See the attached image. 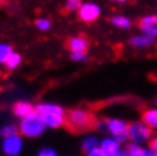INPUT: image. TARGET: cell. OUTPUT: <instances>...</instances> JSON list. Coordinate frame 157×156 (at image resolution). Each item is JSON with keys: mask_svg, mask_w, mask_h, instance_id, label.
<instances>
[{"mask_svg": "<svg viewBox=\"0 0 157 156\" xmlns=\"http://www.w3.org/2000/svg\"><path fill=\"white\" fill-rule=\"evenodd\" d=\"M95 124H97L95 117L89 109L74 108V109L68 111V114H67V126L74 132L88 130V129L94 127Z\"/></svg>", "mask_w": 157, "mask_h": 156, "instance_id": "1", "label": "cell"}, {"mask_svg": "<svg viewBox=\"0 0 157 156\" xmlns=\"http://www.w3.org/2000/svg\"><path fill=\"white\" fill-rule=\"evenodd\" d=\"M47 126L44 124V120L36 111H33L32 114L26 115V117L20 118L18 123V130L20 135L26 138H39L45 132Z\"/></svg>", "mask_w": 157, "mask_h": 156, "instance_id": "2", "label": "cell"}, {"mask_svg": "<svg viewBox=\"0 0 157 156\" xmlns=\"http://www.w3.org/2000/svg\"><path fill=\"white\" fill-rule=\"evenodd\" d=\"M103 124H104V130L110 137L115 138L117 141H119L121 144L128 141V124L122 118H118V117L106 118L103 121Z\"/></svg>", "mask_w": 157, "mask_h": 156, "instance_id": "3", "label": "cell"}, {"mask_svg": "<svg viewBox=\"0 0 157 156\" xmlns=\"http://www.w3.org/2000/svg\"><path fill=\"white\" fill-rule=\"evenodd\" d=\"M153 138V129L148 127L142 120L140 121H133L128 124V141L135 144H147Z\"/></svg>", "mask_w": 157, "mask_h": 156, "instance_id": "4", "label": "cell"}, {"mask_svg": "<svg viewBox=\"0 0 157 156\" xmlns=\"http://www.w3.org/2000/svg\"><path fill=\"white\" fill-rule=\"evenodd\" d=\"M24 149V141L23 135H11V137L3 138L2 141V152L6 156H20Z\"/></svg>", "mask_w": 157, "mask_h": 156, "instance_id": "5", "label": "cell"}, {"mask_svg": "<svg viewBox=\"0 0 157 156\" xmlns=\"http://www.w3.org/2000/svg\"><path fill=\"white\" fill-rule=\"evenodd\" d=\"M77 14H78V18L82 20L83 23L91 24V23H94V21H97L100 18L101 8L95 2H83L82 6L78 8Z\"/></svg>", "mask_w": 157, "mask_h": 156, "instance_id": "6", "label": "cell"}, {"mask_svg": "<svg viewBox=\"0 0 157 156\" xmlns=\"http://www.w3.org/2000/svg\"><path fill=\"white\" fill-rule=\"evenodd\" d=\"M100 149L107 156H117L119 152H122V144L109 135V137H104L103 139H100Z\"/></svg>", "mask_w": 157, "mask_h": 156, "instance_id": "7", "label": "cell"}, {"mask_svg": "<svg viewBox=\"0 0 157 156\" xmlns=\"http://www.w3.org/2000/svg\"><path fill=\"white\" fill-rule=\"evenodd\" d=\"M156 38L150 37V35H145V34H137V35H133L128 44L133 47V49H137V50H144V49H150L153 44H154Z\"/></svg>", "mask_w": 157, "mask_h": 156, "instance_id": "8", "label": "cell"}, {"mask_svg": "<svg viewBox=\"0 0 157 156\" xmlns=\"http://www.w3.org/2000/svg\"><path fill=\"white\" fill-rule=\"evenodd\" d=\"M67 49L70 52H88L89 49V41L83 35H76L67 41Z\"/></svg>", "mask_w": 157, "mask_h": 156, "instance_id": "9", "label": "cell"}, {"mask_svg": "<svg viewBox=\"0 0 157 156\" xmlns=\"http://www.w3.org/2000/svg\"><path fill=\"white\" fill-rule=\"evenodd\" d=\"M35 111L41 117L44 115H52V114H63L65 109L58 103H50V102H41L35 106Z\"/></svg>", "mask_w": 157, "mask_h": 156, "instance_id": "10", "label": "cell"}, {"mask_svg": "<svg viewBox=\"0 0 157 156\" xmlns=\"http://www.w3.org/2000/svg\"><path fill=\"white\" fill-rule=\"evenodd\" d=\"M35 111V105H32L27 100H18L17 103H14L12 106V114L17 118H23L29 114H32Z\"/></svg>", "mask_w": 157, "mask_h": 156, "instance_id": "11", "label": "cell"}, {"mask_svg": "<svg viewBox=\"0 0 157 156\" xmlns=\"http://www.w3.org/2000/svg\"><path fill=\"white\" fill-rule=\"evenodd\" d=\"M44 124L47 126V129H59L67 123V112L63 114H52V115H44Z\"/></svg>", "mask_w": 157, "mask_h": 156, "instance_id": "12", "label": "cell"}, {"mask_svg": "<svg viewBox=\"0 0 157 156\" xmlns=\"http://www.w3.org/2000/svg\"><path fill=\"white\" fill-rule=\"evenodd\" d=\"M140 120L148 126L151 127L153 130L157 129V106H153V108H147L142 115H140Z\"/></svg>", "mask_w": 157, "mask_h": 156, "instance_id": "13", "label": "cell"}, {"mask_svg": "<svg viewBox=\"0 0 157 156\" xmlns=\"http://www.w3.org/2000/svg\"><path fill=\"white\" fill-rule=\"evenodd\" d=\"M97 147H100V139L95 135H88V137H85L82 139V150L85 153L89 152V150H94Z\"/></svg>", "mask_w": 157, "mask_h": 156, "instance_id": "14", "label": "cell"}, {"mask_svg": "<svg viewBox=\"0 0 157 156\" xmlns=\"http://www.w3.org/2000/svg\"><path fill=\"white\" fill-rule=\"evenodd\" d=\"M110 23L118 27V29H122V30H128L132 27V20L125 15H113L110 18Z\"/></svg>", "mask_w": 157, "mask_h": 156, "instance_id": "15", "label": "cell"}, {"mask_svg": "<svg viewBox=\"0 0 157 156\" xmlns=\"http://www.w3.org/2000/svg\"><path fill=\"white\" fill-rule=\"evenodd\" d=\"M17 134H20L18 126L14 124V123H8V124H3V126L0 127V137L2 138L11 137V135H17Z\"/></svg>", "mask_w": 157, "mask_h": 156, "instance_id": "16", "label": "cell"}, {"mask_svg": "<svg viewBox=\"0 0 157 156\" xmlns=\"http://www.w3.org/2000/svg\"><path fill=\"white\" fill-rule=\"evenodd\" d=\"M20 64H21V55L17 53V52H12V53L9 55V58L6 59V62H5V65H6L8 70H15V68H18Z\"/></svg>", "mask_w": 157, "mask_h": 156, "instance_id": "17", "label": "cell"}, {"mask_svg": "<svg viewBox=\"0 0 157 156\" xmlns=\"http://www.w3.org/2000/svg\"><path fill=\"white\" fill-rule=\"evenodd\" d=\"M35 26H36V29L41 30V32H47V30L52 29V20L47 18V17H39V18H36V21H35Z\"/></svg>", "mask_w": 157, "mask_h": 156, "instance_id": "18", "label": "cell"}, {"mask_svg": "<svg viewBox=\"0 0 157 156\" xmlns=\"http://www.w3.org/2000/svg\"><path fill=\"white\" fill-rule=\"evenodd\" d=\"M12 47L6 42H0V64H5L6 59L9 58V55L12 53Z\"/></svg>", "mask_w": 157, "mask_h": 156, "instance_id": "19", "label": "cell"}, {"mask_svg": "<svg viewBox=\"0 0 157 156\" xmlns=\"http://www.w3.org/2000/svg\"><path fill=\"white\" fill-rule=\"evenodd\" d=\"M82 3H83V0H65L63 8L68 12H77L78 8L82 6Z\"/></svg>", "mask_w": 157, "mask_h": 156, "instance_id": "20", "label": "cell"}, {"mask_svg": "<svg viewBox=\"0 0 157 156\" xmlns=\"http://www.w3.org/2000/svg\"><path fill=\"white\" fill-rule=\"evenodd\" d=\"M139 29L142 34L145 35H150L153 38H157V26H153V24H142L139 23Z\"/></svg>", "mask_w": 157, "mask_h": 156, "instance_id": "21", "label": "cell"}, {"mask_svg": "<svg viewBox=\"0 0 157 156\" xmlns=\"http://www.w3.org/2000/svg\"><path fill=\"white\" fill-rule=\"evenodd\" d=\"M70 58L74 62H86L89 59V55H88V52H71Z\"/></svg>", "mask_w": 157, "mask_h": 156, "instance_id": "22", "label": "cell"}, {"mask_svg": "<svg viewBox=\"0 0 157 156\" xmlns=\"http://www.w3.org/2000/svg\"><path fill=\"white\" fill-rule=\"evenodd\" d=\"M139 23L142 24H153V26H157V14H151V15H145L139 20Z\"/></svg>", "mask_w": 157, "mask_h": 156, "instance_id": "23", "label": "cell"}, {"mask_svg": "<svg viewBox=\"0 0 157 156\" xmlns=\"http://www.w3.org/2000/svg\"><path fill=\"white\" fill-rule=\"evenodd\" d=\"M36 156H58V152L52 147H42L36 153Z\"/></svg>", "mask_w": 157, "mask_h": 156, "instance_id": "24", "label": "cell"}, {"mask_svg": "<svg viewBox=\"0 0 157 156\" xmlns=\"http://www.w3.org/2000/svg\"><path fill=\"white\" fill-rule=\"evenodd\" d=\"M85 156H107L100 147H97V149H94V150H89V152H86L85 153Z\"/></svg>", "mask_w": 157, "mask_h": 156, "instance_id": "25", "label": "cell"}, {"mask_svg": "<svg viewBox=\"0 0 157 156\" xmlns=\"http://www.w3.org/2000/svg\"><path fill=\"white\" fill-rule=\"evenodd\" d=\"M150 149L151 150H157V137H153L150 141Z\"/></svg>", "mask_w": 157, "mask_h": 156, "instance_id": "26", "label": "cell"}, {"mask_svg": "<svg viewBox=\"0 0 157 156\" xmlns=\"http://www.w3.org/2000/svg\"><path fill=\"white\" fill-rule=\"evenodd\" d=\"M117 156H130V155H128V153H127L125 150H122V152H119V153H118Z\"/></svg>", "mask_w": 157, "mask_h": 156, "instance_id": "27", "label": "cell"}, {"mask_svg": "<svg viewBox=\"0 0 157 156\" xmlns=\"http://www.w3.org/2000/svg\"><path fill=\"white\" fill-rule=\"evenodd\" d=\"M147 156H154V150L148 149V152H147Z\"/></svg>", "mask_w": 157, "mask_h": 156, "instance_id": "28", "label": "cell"}, {"mask_svg": "<svg viewBox=\"0 0 157 156\" xmlns=\"http://www.w3.org/2000/svg\"><path fill=\"white\" fill-rule=\"evenodd\" d=\"M110 2H113V3H125L127 0H110Z\"/></svg>", "mask_w": 157, "mask_h": 156, "instance_id": "29", "label": "cell"}, {"mask_svg": "<svg viewBox=\"0 0 157 156\" xmlns=\"http://www.w3.org/2000/svg\"><path fill=\"white\" fill-rule=\"evenodd\" d=\"M154 156H157V150H154Z\"/></svg>", "mask_w": 157, "mask_h": 156, "instance_id": "30", "label": "cell"}, {"mask_svg": "<svg viewBox=\"0 0 157 156\" xmlns=\"http://www.w3.org/2000/svg\"><path fill=\"white\" fill-rule=\"evenodd\" d=\"M156 106H157V98H156Z\"/></svg>", "mask_w": 157, "mask_h": 156, "instance_id": "31", "label": "cell"}]
</instances>
